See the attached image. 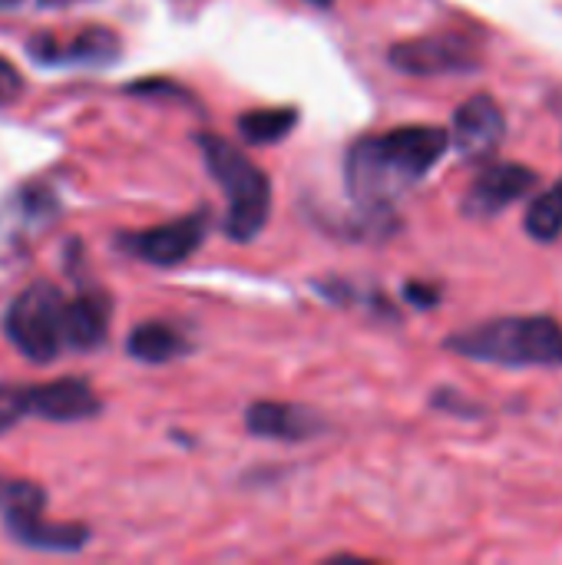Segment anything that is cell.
Here are the masks:
<instances>
[{
	"mask_svg": "<svg viewBox=\"0 0 562 565\" xmlns=\"http://www.w3.org/2000/svg\"><path fill=\"white\" fill-rule=\"evenodd\" d=\"M20 89H23V79H20L17 66L0 56V106L13 103L20 96Z\"/></svg>",
	"mask_w": 562,
	"mask_h": 565,
	"instance_id": "cell-19",
	"label": "cell"
},
{
	"mask_svg": "<svg viewBox=\"0 0 562 565\" xmlns=\"http://www.w3.org/2000/svg\"><path fill=\"white\" fill-rule=\"evenodd\" d=\"M3 328L23 358L36 364L53 361L63 351V295L46 281L30 285L10 305Z\"/></svg>",
	"mask_w": 562,
	"mask_h": 565,
	"instance_id": "cell-4",
	"label": "cell"
},
{
	"mask_svg": "<svg viewBox=\"0 0 562 565\" xmlns=\"http://www.w3.org/2000/svg\"><path fill=\"white\" fill-rule=\"evenodd\" d=\"M209 232V215L205 212H195V215H185V218H176L169 225H159V228H146V232H132V235H123L119 245L149 262V265H179L185 262L205 238Z\"/></svg>",
	"mask_w": 562,
	"mask_h": 565,
	"instance_id": "cell-7",
	"label": "cell"
},
{
	"mask_svg": "<svg viewBox=\"0 0 562 565\" xmlns=\"http://www.w3.org/2000/svg\"><path fill=\"white\" fill-rule=\"evenodd\" d=\"M404 298L417 308H434L441 291L437 288H424V285H404Z\"/></svg>",
	"mask_w": 562,
	"mask_h": 565,
	"instance_id": "cell-20",
	"label": "cell"
},
{
	"mask_svg": "<svg viewBox=\"0 0 562 565\" xmlns=\"http://www.w3.org/2000/svg\"><path fill=\"white\" fill-rule=\"evenodd\" d=\"M40 63H86V66H99L119 56V36L106 26H86L79 30L70 43H60L56 36H40L26 46Z\"/></svg>",
	"mask_w": 562,
	"mask_h": 565,
	"instance_id": "cell-10",
	"label": "cell"
},
{
	"mask_svg": "<svg viewBox=\"0 0 562 565\" xmlns=\"http://www.w3.org/2000/svg\"><path fill=\"white\" fill-rule=\"evenodd\" d=\"M113 305L99 291H79L73 301H63V348L93 351L106 341Z\"/></svg>",
	"mask_w": 562,
	"mask_h": 565,
	"instance_id": "cell-11",
	"label": "cell"
},
{
	"mask_svg": "<svg viewBox=\"0 0 562 565\" xmlns=\"http://www.w3.org/2000/svg\"><path fill=\"white\" fill-rule=\"evenodd\" d=\"M23 397H26V417L33 414V417L56 420V424L86 420V417L99 414V397L79 377H63L53 384L23 387Z\"/></svg>",
	"mask_w": 562,
	"mask_h": 565,
	"instance_id": "cell-9",
	"label": "cell"
},
{
	"mask_svg": "<svg viewBox=\"0 0 562 565\" xmlns=\"http://www.w3.org/2000/svg\"><path fill=\"white\" fill-rule=\"evenodd\" d=\"M298 126V109H252L238 119V132L248 142H278Z\"/></svg>",
	"mask_w": 562,
	"mask_h": 565,
	"instance_id": "cell-16",
	"label": "cell"
},
{
	"mask_svg": "<svg viewBox=\"0 0 562 565\" xmlns=\"http://www.w3.org/2000/svg\"><path fill=\"white\" fill-rule=\"evenodd\" d=\"M444 348L500 367H562V324L547 315H510L450 334Z\"/></svg>",
	"mask_w": 562,
	"mask_h": 565,
	"instance_id": "cell-2",
	"label": "cell"
},
{
	"mask_svg": "<svg viewBox=\"0 0 562 565\" xmlns=\"http://www.w3.org/2000/svg\"><path fill=\"white\" fill-rule=\"evenodd\" d=\"M248 430L255 437H268V440H308L321 430V417L305 411V407H291V404H255L245 417Z\"/></svg>",
	"mask_w": 562,
	"mask_h": 565,
	"instance_id": "cell-12",
	"label": "cell"
},
{
	"mask_svg": "<svg viewBox=\"0 0 562 565\" xmlns=\"http://www.w3.org/2000/svg\"><path fill=\"white\" fill-rule=\"evenodd\" d=\"M523 228L540 245L562 238V179L530 202V209L523 215Z\"/></svg>",
	"mask_w": 562,
	"mask_h": 565,
	"instance_id": "cell-15",
	"label": "cell"
},
{
	"mask_svg": "<svg viewBox=\"0 0 562 565\" xmlns=\"http://www.w3.org/2000/svg\"><path fill=\"white\" fill-rule=\"evenodd\" d=\"M205 166L212 172V179L225 189L229 195V215H225V232L235 242H248L262 232V225L268 222V209H272V185L262 175V169L242 156L232 142L199 132L195 136Z\"/></svg>",
	"mask_w": 562,
	"mask_h": 565,
	"instance_id": "cell-3",
	"label": "cell"
},
{
	"mask_svg": "<svg viewBox=\"0 0 562 565\" xmlns=\"http://www.w3.org/2000/svg\"><path fill=\"white\" fill-rule=\"evenodd\" d=\"M10 536L30 550H46V553H73L79 546H86V530L83 526H60V523H46L43 513H33L26 520L7 523Z\"/></svg>",
	"mask_w": 562,
	"mask_h": 565,
	"instance_id": "cell-13",
	"label": "cell"
},
{
	"mask_svg": "<svg viewBox=\"0 0 562 565\" xmlns=\"http://www.w3.org/2000/svg\"><path fill=\"white\" fill-rule=\"evenodd\" d=\"M447 146L450 136L441 126H401L381 136H364L344 159L348 192L358 205L384 212L441 162Z\"/></svg>",
	"mask_w": 562,
	"mask_h": 565,
	"instance_id": "cell-1",
	"label": "cell"
},
{
	"mask_svg": "<svg viewBox=\"0 0 562 565\" xmlns=\"http://www.w3.org/2000/svg\"><path fill=\"white\" fill-rule=\"evenodd\" d=\"M26 417V397L17 384H0V434L17 427Z\"/></svg>",
	"mask_w": 562,
	"mask_h": 565,
	"instance_id": "cell-18",
	"label": "cell"
},
{
	"mask_svg": "<svg viewBox=\"0 0 562 565\" xmlns=\"http://www.w3.org/2000/svg\"><path fill=\"white\" fill-rule=\"evenodd\" d=\"M391 63L411 76L470 73L484 63V46L467 33H434L391 46Z\"/></svg>",
	"mask_w": 562,
	"mask_h": 565,
	"instance_id": "cell-5",
	"label": "cell"
},
{
	"mask_svg": "<svg viewBox=\"0 0 562 565\" xmlns=\"http://www.w3.org/2000/svg\"><path fill=\"white\" fill-rule=\"evenodd\" d=\"M540 185V175L530 166L520 162H490L480 169V175L470 182V189L464 192V205L460 212L470 222H487L503 215L513 202L527 199L533 189Z\"/></svg>",
	"mask_w": 562,
	"mask_h": 565,
	"instance_id": "cell-6",
	"label": "cell"
},
{
	"mask_svg": "<svg viewBox=\"0 0 562 565\" xmlns=\"http://www.w3.org/2000/svg\"><path fill=\"white\" fill-rule=\"evenodd\" d=\"M507 136V116L500 103L487 93L470 96L454 113V146L467 162H487L497 156Z\"/></svg>",
	"mask_w": 562,
	"mask_h": 565,
	"instance_id": "cell-8",
	"label": "cell"
},
{
	"mask_svg": "<svg viewBox=\"0 0 562 565\" xmlns=\"http://www.w3.org/2000/svg\"><path fill=\"white\" fill-rule=\"evenodd\" d=\"M46 497L36 483H23V480H3L0 477V513L7 523L26 520L33 513H43Z\"/></svg>",
	"mask_w": 562,
	"mask_h": 565,
	"instance_id": "cell-17",
	"label": "cell"
},
{
	"mask_svg": "<svg viewBox=\"0 0 562 565\" xmlns=\"http://www.w3.org/2000/svg\"><path fill=\"white\" fill-rule=\"evenodd\" d=\"M126 351L136 358V361H146V364H162V361H176L189 351V341L182 334H176L169 324H159V321H146L139 324L129 338H126Z\"/></svg>",
	"mask_w": 562,
	"mask_h": 565,
	"instance_id": "cell-14",
	"label": "cell"
},
{
	"mask_svg": "<svg viewBox=\"0 0 562 565\" xmlns=\"http://www.w3.org/2000/svg\"><path fill=\"white\" fill-rule=\"evenodd\" d=\"M43 7H66V3H76V0H40Z\"/></svg>",
	"mask_w": 562,
	"mask_h": 565,
	"instance_id": "cell-21",
	"label": "cell"
}]
</instances>
